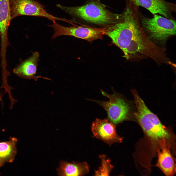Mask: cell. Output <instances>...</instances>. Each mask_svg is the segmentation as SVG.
Returning <instances> with one entry per match:
<instances>
[{"mask_svg":"<svg viewBox=\"0 0 176 176\" xmlns=\"http://www.w3.org/2000/svg\"><path fill=\"white\" fill-rule=\"evenodd\" d=\"M10 0H0V35L4 40L12 20L10 7Z\"/></svg>","mask_w":176,"mask_h":176,"instance_id":"obj_14","label":"cell"},{"mask_svg":"<svg viewBox=\"0 0 176 176\" xmlns=\"http://www.w3.org/2000/svg\"><path fill=\"white\" fill-rule=\"evenodd\" d=\"M113 93L109 94L101 89L102 94L109 99L108 101L88 99L102 106L106 111L108 119L115 125L127 120L130 114V106L126 100L119 94L113 89Z\"/></svg>","mask_w":176,"mask_h":176,"instance_id":"obj_5","label":"cell"},{"mask_svg":"<svg viewBox=\"0 0 176 176\" xmlns=\"http://www.w3.org/2000/svg\"><path fill=\"white\" fill-rule=\"evenodd\" d=\"M39 54L37 52L33 53L28 58L23 61L13 70V73L19 77L26 79L37 80L41 76H35L37 71Z\"/></svg>","mask_w":176,"mask_h":176,"instance_id":"obj_11","label":"cell"},{"mask_svg":"<svg viewBox=\"0 0 176 176\" xmlns=\"http://www.w3.org/2000/svg\"><path fill=\"white\" fill-rule=\"evenodd\" d=\"M17 139L11 138L7 141L0 142V167L6 163H12L17 153Z\"/></svg>","mask_w":176,"mask_h":176,"instance_id":"obj_13","label":"cell"},{"mask_svg":"<svg viewBox=\"0 0 176 176\" xmlns=\"http://www.w3.org/2000/svg\"><path fill=\"white\" fill-rule=\"evenodd\" d=\"M136 5L142 6L153 15L159 14L166 18L175 20L173 14L175 12V3L165 0H128Z\"/></svg>","mask_w":176,"mask_h":176,"instance_id":"obj_9","label":"cell"},{"mask_svg":"<svg viewBox=\"0 0 176 176\" xmlns=\"http://www.w3.org/2000/svg\"><path fill=\"white\" fill-rule=\"evenodd\" d=\"M48 26L52 27L54 31L52 39L62 35L71 36L85 40L90 42L98 39H101L106 35L107 27L96 28L90 27H84L76 25L67 27L62 25L56 21Z\"/></svg>","mask_w":176,"mask_h":176,"instance_id":"obj_7","label":"cell"},{"mask_svg":"<svg viewBox=\"0 0 176 176\" xmlns=\"http://www.w3.org/2000/svg\"><path fill=\"white\" fill-rule=\"evenodd\" d=\"M99 157L101 160V165L98 169L95 172L94 176H109L114 166L110 163L111 160L109 158H106L104 154L99 155Z\"/></svg>","mask_w":176,"mask_h":176,"instance_id":"obj_15","label":"cell"},{"mask_svg":"<svg viewBox=\"0 0 176 176\" xmlns=\"http://www.w3.org/2000/svg\"><path fill=\"white\" fill-rule=\"evenodd\" d=\"M153 15L152 18L148 17L139 11V19L142 27L150 39L162 44L165 43L170 37L176 34V20L157 14Z\"/></svg>","mask_w":176,"mask_h":176,"instance_id":"obj_4","label":"cell"},{"mask_svg":"<svg viewBox=\"0 0 176 176\" xmlns=\"http://www.w3.org/2000/svg\"><path fill=\"white\" fill-rule=\"evenodd\" d=\"M89 166L86 162L69 163L60 161L59 167L57 169L58 176H82L89 172Z\"/></svg>","mask_w":176,"mask_h":176,"instance_id":"obj_12","label":"cell"},{"mask_svg":"<svg viewBox=\"0 0 176 176\" xmlns=\"http://www.w3.org/2000/svg\"><path fill=\"white\" fill-rule=\"evenodd\" d=\"M56 6L72 16L100 25L107 26L115 24L122 17V14L111 12L97 0L80 6L67 7L58 4Z\"/></svg>","mask_w":176,"mask_h":176,"instance_id":"obj_2","label":"cell"},{"mask_svg":"<svg viewBox=\"0 0 176 176\" xmlns=\"http://www.w3.org/2000/svg\"><path fill=\"white\" fill-rule=\"evenodd\" d=\"M121 20L107 26L106 35L123 52L128 60L139 61L149 58L158 65H171L165 48L153 42L143 31L140 21L139 7L126 1Z\"/></svg>","mask_w":176,"mask_h":176,"instance_id":"obj_1","label":"cell"},{"mask_svg":"<svg viewBox=\"0 0 176 176\" xmlns=\"http://www.w3.org/2000/svg\"><path fill=\"white\" fill-rule=\"evenodd\" d=\"M91 129L95 137L109 145L122 141L123 138L117 133L115 125L108 119L96 118L92 123Z\"/></svg>","mask_w":176,"mask_h":176,"instance_id":"obj_8","label":"cell"},{"mask_svg":"<svg viewBox=\"0 0 176 176\" xmlns=\"http://www.w3.org/2000/svg\"><path fill=\"white\" fill-rule=\"evenodd\" d=\"M132 92L137 108L134 114L145 133L152 140L159 143L162 141L167 142L171 136L168 129L148 108L137 91L133 89Z\"/></svg>","mask_w":176,"mask_h":176,"instance_id":"obj_3","label":"cell"},{"mask_svg":"<svg viewBox=\"0 0 176 176\" xmlns=\"http://www.w3.org/2000/svg\"><path fill=\"white\" fill-rule=\"evenodd\" d=\"M10 7L11 20L19 16H28L45 18L52 22L60 21L68 23L69 21L50 14L43 5L36 0H10Z\"/></svg>","mask_w":176,"mask_h":176,"instance_id":"obj_6","label":"cell"},{"mask_svg":"<svg viewBox=\"0 0 176 176\" xmlns=\"http://www.w3.org/2000/svg\"><path fill=\"white\" fill-rule=\"evenodd\" d=\"M168 143L165 141L159 143L160 147L157 150L158 159L155 165L166 176H171L176 173V165Z\"/></svg>","mask_w":176,"mask_h":176,"instance_id":"obj_10","label":"cell"}]
</instances>
